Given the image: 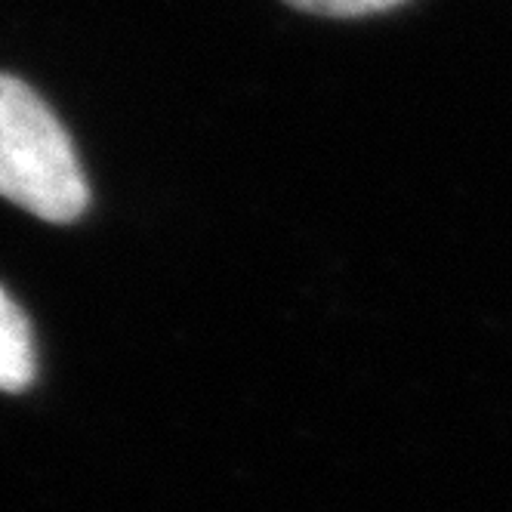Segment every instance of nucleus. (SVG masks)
Returning a JSON list of instances; mask_svg holds the SVG:
<instances>
[{"instance_id": "nucleus-1", "label": "nucleus", "mask_w": 512, "mask_h": 512, "mask_svg": "<svg viewBox=\"0 0 512 512\" xmlns=\"http://www.w3.org/2000/svg\"><path fill=\"white\" fill-rule=\"evenodd\" d=\"M0 198L47 223H71L90 201L84 167L47 102L0 75Z\"/></svg>"}, {"instance_id": "nucleus-3", "label": "nucleus", "mask_w": 512, "mask_h": 512, "mask_svg": "<svg viewBox=\"0 0 512 512\" xmlns=\"http://www.w3.org/2000/svg\"><path fill=\"white\" fill-rule=\"evenodd\" d=\"M284 4L297 7L303 13H315V16L355 19V16H371V13L392 10L398 4H405V0H284Z\"/></svg>"}, {"instance_id": "nucleus-2", "label": "nucleus", "mask_w": 512, "mask_h": 512, "mask_svg": "<svg viewBox=\"0 0 512 512\" xmlns=\"http://www.w3.org/2000/svg\"><path fill=\"white\" fill-rule=\"evenodd\" d=\"M34 380V340L22 309L0 287V389L19 392Z\"/></svg>"}]
</instances>
